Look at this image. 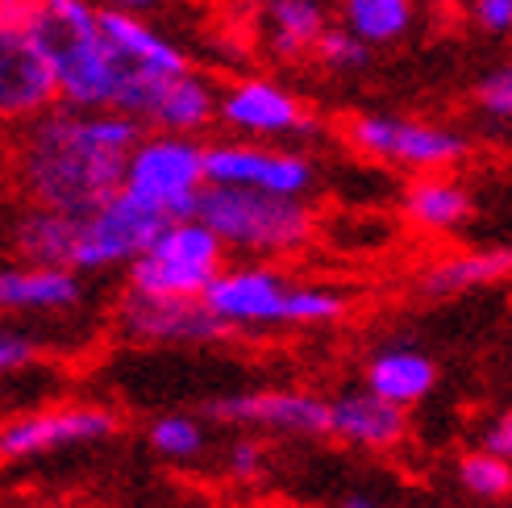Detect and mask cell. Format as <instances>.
<instances>
[{"instance_id": "cell-1", "label": "cell", "mask_w": 512, "mask_h": 508, "mask_svg": "<svg viewBox=\"0 0 512 508\" xmlns=\"http://www.w3.org/2000/svg\"><path fill=\"white\" fill-rule=\"evenodd\" d=\"M142 138V121L117 109L50 105L21 121L17 184L34 205L84 217L121 188L130 146Z\"/></svg>"}, {"instance_id": "cell-2", "label": "cell", "mask_w": 512, "mask_h": 508, "mask_svg": "<svg viewBox=\"0 0 512 508\" xmlns=\"http://www.w3.org/2000/svg\"><path fill=\"white\" fill-rule=\"evenodd\" d=\"M30 34L38 38L50 75H55L59 105L113 109L130 63L100 34L92 0H46Z\"/></svg>"}, {"instance_id": "cell-3", "label": "cell", "mask_w": 512, "mask_h": 508, "mask_svg": "<svg viewBox=\"0 0 512 508\" xmlns=\"http://www.w3.org/2000/svg\"><path fill=\"white\" fill-rule=\"evenodd\" d=\"M192 217L209 225L225 250L263 254V259L296 254L317 234V213L304 196H275L234 184H204Z\"/></svg>"}, {"instance_id": "cell-4", "label": "cell", "mask_w": 512, "mask_h": 508, "mask_svg": "<svg viewBox=\"0 0 512 508\" xmlns=\"http://www.w3.org/2000/svg\"><path fill=\"white\" fill-rule=\"evenodd\" d=\"M130 267V292L142 296H171V300H200L213 275L225 267V246L200 217L167 221L150 238V246Z\"/></svg>"}, {"instance_id": "cell-5", "label": "cell", "mask_w": 512, "mask_h": 508, "mask_svg": "<svg viewBox=\"0 0 512 508\" xmlns=\"http://www.w3.org/2000/svg\"><path fill=\"white\" fill-rule=\"evenodd\" d=\"M204 188V146L192 134H142L121 171V192L138 205L155 209L163 221L196 213V196Z\"/></svg>"}, {"instance_id": "cell-6", "label": "cell", "mask_w": 512, "mask_h": 508, "mask_svg": "<svg viewBox=\"0 0 512 508\" xmlns=\"http://www.w3.org/2000/svg\"><path fill=\"white\" fill-rule=\"evenodd\" d=\"M342 138L363 159L404 167V171H450L471 159V138L417 117H388V113H354L342 125Z\"/></svg>"}, {"instance_id": "cell-7", "label": "cell", "mask_w": 512, "mask_h": 508, "mask_svg": "<svg viewBox=\"0 0 512 508\" xmlns=\"http://www.w3.org/2000/svg\"><path fill=\"white\" fill-rule=\"evenodd\" d=\"M163 217L155 209L138 205L134 196H125L121 188L100 200L96 209H88L75 221V250H71V271H109V267H125L130 259L150 246L163 230Z\"/></svg>"}, {"instance_id": "cell-8", "label": "cell", "mask_w": 512, "mask_h": 508, "mask_svg": "<svg viewBox=\"0 0 512 508\" xmlns=\"http://www.w3.org/2000/svg\"><path fill=\"white\" fill-rule=\"evenodd\" d=\"M204 184L259 188L275 196H309L317 184V167L309 155L279 150L263 142H213L204 146Z\"/></svg>"}, {"instance_id": "cell-9", "label": "cell", "mask_w": 512, "mask_h": 508, "mask_svg": "<svg viewBox=\"0 0 512 508\" xmlns=\"http://www.w3.org/2000/svg\"><path fill=\"white\" fill-rule=\"evenodd\" d=\"M217 121L242 138H313L321 121L275 80H238L217 92Z\"/></svg>"}, {"instance_id": "cell-10", "label": "cell", "mask_w": 512, "mask_h": 508, "mask_svg": "<svg viewBox=\"0 0 512 508\" xmlns=\"http://www.w3.org/2000/svg\"><path fill=\"white\" fill-rule=\"evenodd\" d=\"M209 313L229 329H267L284 325V300H288V275L271 263H246V267H221L213 284L200 296Z\"/></svg>"}, {"instance_id": "cell-11", "label": "cell", "mask_w": 512, "mask_h": 508, "mask_svg": "<svg viewBox=\"0 0 512 508\" xmlns=\"http://www.w3.org/2000/svg\"><path fill=\"white\" fill-rule=\"evenodd\" d=\"M117 413L100 404H67V409H46L34 417L9 421L0 429V459H34V454L105 442L117 434Z\"/></svg>"}, {"instance_id": "cell-12", "label": "cell", "mask_w": 512, "mask_h": 508, "mask_svg": "<svg viewBox=\"0 0 512 508\" xmlns=\"http://www.w3.org/2000/svg\"><path fill=\"white\" fill-rule=\"evenodd\" d=\"M117 321L138 342H163V346H200L221 342L229 325L209 313L204 300H171V296H142L125 292L117 304Z\"/></svg>"}, {"instance_id": "cell-13", "label": "cell", "mask_w": 512, "mask_h": 508, "mask_svg": "<svg viewBox=\"0 0 512 508\" xmlns=\"http://www.w3.org/2000/svg\"><path fill=\"white\" fill-rule=\"evenodd\" d=\"M55 75L30 30L0 25V125H21L55 105Z\"/></svg>"}, {"instance_id": "cell-14", "label": "cell", "mask_w": 512, "mask_h": 508, "mask_svg": "<svg viewBox=\"0 0 512 508\" xmlns=\"http://www.w3.org/2000/svg\"><path fill=\"white\" fill-rule=\"evenodd\" d=\"M221 425L263 429V434H325V400L309 392H234L204 404Z\"/></svg>"}, {"instance_id": "cell-15", "label": "cell", "mask_w": 512, "mask_h": 508, "mask_svg": "<svg viewBox=\"0 0 512 508\" xmlns=\"http://www.w3.org/2000/svg\"><path fill=\"white\" fill-rule=\"evenodd\" d=\"M325 434L358 450H396L408 438V413L371 388H350L325 400Z\"/></svg>"}, {"instance_id": "cell-16", "label": "cell", "mask_w": 512, "mask_h": 508, "mask_svg": "<svg viewBox=\"0 0 512 508\" xmlns=\"http://www.w3.org/2000/svg\"><path fill=\"white\" fill-rule=\"evenodd\" d=\"M213 121H217V88L192 67L163 75L142 113V125H155L163 134H192V138L200 130H209Z\"/></svg>"}, {"instance_id": "cell-17", "label": "cell", "mask_w": 512, "mask_h": 508, "mask_svg": "<svg viewBox=\"0 0 512 508\" xmlns=\"http://www.w3.org/2000/svg\"><path fill=\"white\" fill-rule=\"evenodd\" d=\"M84 300L80 271L21 263L0 267V313H59Z\"/></svg>"}, {"instance_id": "cell-18", "label": "cell", "mask_w": 512, "mask_h": 508, "mask_svg": "<svg viewBox=\"0 0 512 508\" xmlns=\"http://www.w3.org/2000/svg\"><path fill=\"white\" fill-rule=\"evenodd\" d=\"M96 25L100 34L109 38V46L117 55L138 67V71H155V75H171V71H184L188 55L179 50L171 38H163L155 25L142 21V13H125V9H109V5H96Z\"/></svg>"}, {"instance_id": "cell-19", "label": "cell", "mask_w": 512, "mask_h": 508, "mask_svg": "<svg viewBox=\"0 0 512 508\" xmlns=\"http://www.w3.org/2000/svg\"><path fill=\"white\" fill-rule=\"evenodd\" d=\"M475 213L471 192L450 180L446 171H425L421 180L408 184L404 192V217L425 234H450Z\"/></svg>"}, {"instance_id": "cell-20", "label": "cell", "mask_w": 512, "mask_h": 508, "mask_svg": "<svg viewBox=\"0 0 512 508\" xmlns=\"http://www.w3.org/2000/svg\"><path fill=\"white\" fill-rule=\"evenodd\" d=\"M433 384H438V367H433V359H425L421 350L392 346V350H379L367 363V388L383 400L400 404V409L421 404L433 392Z\"/></svg>"}, {"instance_id": "cell-21", "label": "cell", "mask_w": 512, "mask_h": 508, "mask_svg": "<svg viewBox=\"0 0 512 508\" xmlns=\"http://www.w3.org/2000/svg\"><path fill=\"white\" fill-rule=\"evenodd\" d=\"M512 254L508 250H463V254H446L433 267L421 271V292L433 300L446 296H467L479 288H492L508 275Z\"/></svg>"}, {"instance_id": "cell-22", "label": "cell", "mask_w": 512, "mask_h": 508, "mask_svg": "<svg viewBox=\"0 0 512 508\" xmlns=\"http://www.w3.org/2000/svg\"><path fill=\"white\" fill-rule=\"evenodd\" d=\"M329 25L321 0H263V38L275 59L296 63L313 55L317 34Z\"/></svg>"}, {"instance_id": "cell-23", "label": "cell", "mask_w": 512, "mask_h": 508, "mask_svg": "<svg viewBox=\"0 0 512 508\" xmlns=\"http://www.w3.org/2000/svg\"><path fill=\"white\" fill-rule=\"evenodd\" d=\"M75 221L71 213L30 205L13 225V246L25 263H46V267H71L75 250Z\"/></svg>"}, {"instance_id": "cell-24", "label": "cell", "mask_w": 512, "mask_h": 508, "mask_svg": "<svg viewBox=\"0 0 512 508\" xmlns=\"http://www.w3.org/2000/svg\"><path fill=\"white\" fill-rule=\"evenodd\" d=\"M417 21V0H342V25L367 46L400 42Z\"/></svg>"}, {"instance_id": "cell-25", "label": "cell", "mask_w": 512, "mask_h": 508, "mask_svg": "<svg viewBox=\"0 0 512 508\" xmlns=\"http://www.w3.org/2000/svg\"><path fill=\"white\" fill-rule=\"evenodd\" d=\"M146 442L167 463H192V459L204 454V446H209V434H204V425L196 417L171 413V417H159L155 425H150Z\"/></svg>"}, {"instance_id": "cell-26", "label": "cell", "mask_w": 512, "mask_h": 508, "mask_svg": "<svg viewBox=\"0 0 512 508\" xmlns=\"http://www.w3.org/2000/svg\"><path fill=\"white\" fill-rule=\"evenodd\" d=\"M458 484L479 500H504L512 492V459L488 450H471L458 459Z\"/></svg>"}, {"instance_id": "cell-27", "label": "cell", "mask_w": 512, "mask_h": 508, "mask_svg": "<svg viewBox=\"0 0 512 508\" xmlns=\"http://www.w3.org/2000/svg\"><path fill=\"white\" fill-rule=\"evenodd\" d=\"M350 313V300L334 288H288L284 325H334Z\"/></svg>"}, {"instance_id": "cell-28", "label": "cell", "mask_w": 512, "mask_h": 508, "mask_svg": "<svg viewBox=\"0 0 512 508\" xmlns=\"http://www.w3.org/2000/svg\"><path fill=\"white\" fill-rule=\"evenodd\" d=\"M313 55L325 71H338V75H354L371 67V46L363 38H354L346 25H325L313 42Z\"/></svg>"}, {"instance_id": "cell-29", "label": "cell", "mask_w": 512, "mask_h": 508, "mask_svg": "<svg viewBox=\"0 0 512 508\" xmlns=\"http://www.w3.org/2000/svg\"><path fill=\"white\" fill-rule=\"evenodd\" d=\"M475 105L492 125H508L512 117V67H496L475 84Z\"/></svg>"}, {"instance_id": "cell-30", "label": "cell", "mask_w": 512, "mask_h": 508, "mask_svg": "<svg viewBox=\"0 0 512 508\" xmlns=\"http://www.w3.org/2000/svg\"><path fill=\"white\" fill-rule=\"evenodd\" d=\"M267 463H271L267 446L259 438H238L225 454V467H229V475H234L238 484H259V479L267 475Z\"/></svg>"}, {"instance_id": "cell-31", "label": "cell", "mask_w": 512, "mask_h": 508, "mask_svg": "<svg viewBox=\"0 0 512 508\" xmlns=\"http://www.w3.org/2000/svg\"><path fill=\"white\" fill-rule=\"evenodd\" d=\"M38 359V342L30 334H17V329H0V375L21 371Z\"/></svg>"}, {"instance_id": "cell-32", "label": "cell", "mask_w": 512, "mask_h": 508, "mask_svg": "<svg viewBox=\"0 0 512 508\" xmlns=\"http://www.w3.org/2000/svg\"><path fill=\"white\" fill-rule=\"evenodd\" d=\"M471 17L483 34H508L512 30V0H471Z\"/></svg>"}, {"instance_id": "cell-33", "label": "cell", "mask_w": 512, "mask_h": 508, "mask_svg": "<svg viewBox=\"0 0 512 508\" xmlns=\"http://www.w3.org/2000/svg\"><path fill=\"white\" fill-rule=\"evenodd\" d=\"M46 0H0V25L5 30H34V21L42 17Z\"/></svg>"}, {"instance_id": "cell-34", "label": "cell", "mask_w": 512, "mask_h": 508, "mask_svg": "<svg viewBox=\"0 0 512 508\" xmlns=\"http://www.w3.org/2000/svg\"><path fill=\"white\" fill-rule=\"evenodd\" d=\"M479 450L500 454V459H512V417L508 413L488 421V429H483V438H479Z\"/></svg>"}, {"instance_id": "cell-35", "label": "cell", "mask_w": 512, "mask_h": 508, "mask_svg": "<svg viewBox=\"0 0 512 508\" xmlns=\"http://www.w3.org/2000/svg\"><path fill=\"white\" fill-rule=\"evenodd\" d=\"M109 9H125V13H146L155 0H105Z\"/></svg>"}, {"instance_id": "cell-36", "label": "cell", "mask_w": 512, "mask_h": 508, "mask_svg": "<svg viewBox=\"0 0 512 508\" xmlns=\"http://www.w3.org/2000/svg\"><path fill=\"white\" fill-rule=\"evenodd\" d=\"M338 508H383L379 500H371V496H350V500H342Z\"/></svg>"}, {"instance_id": "cell-37", "label": "cell", "mask_w": 512, "mask_h": 508, "mask_svg": "<svg viewBox=\"0 0 512 508\" xmlns=\"http://www.w3.org/2000/svg\"><path fill=\"white\" fill-rule=\"evenodd\" d=\"M442 5H450V0H442Z\"/></svg>"}]
</instances>
